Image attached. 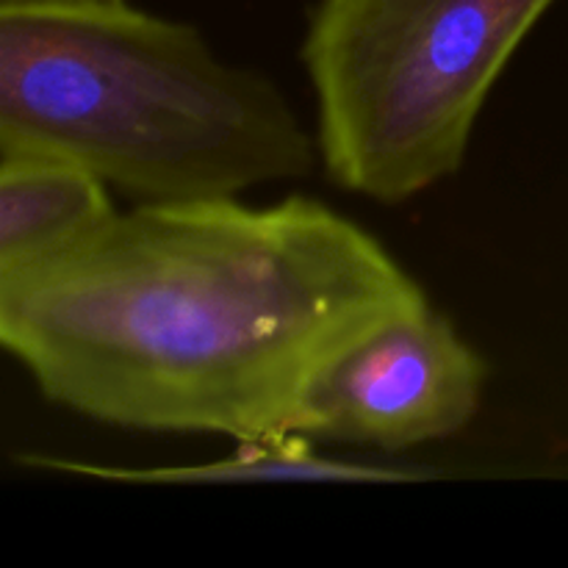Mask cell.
Masks as SVG:
<instances>
[{
  "label": "cell",
  "mask_w": 568,
  "mask_h": 568,
  "mask_svg": "<svg viewBox=\"0 0 568 568\" xmlns=\"http://www.w3.org/2000/svg\"><path fill=\"white\" fill-rule=\"evenodd\" d=\"M114 216L109 186L87 166L0 150V281L61 258Z\"/></svg>",
  "instance_id": "obj_5"
},
{
  "label": "cell",
  "mask_w": 568,
  "mask_h": 568,
  "mask_svg": "<svg viewBox=\"0 0 568 568\" xmlns=\"http://www.w3.org/2000/svg\"><path fill=\"white\" fill-rule=\"evenodd\" d=\"M488 364L430 303L383 322L311 388L303 436L397 453L475 419Z\"/></svg>",
  "instance_id": "obj_4"
},
{
  "label": "cell",
  "mask_w": 568,
  "mask_h": 568,
  "mask_svg": "<svg viewBox=\"0 0 568 568\" xmlns=\"http://www.w3.org/2000/svg\"><path fill=\"white\" fill-rule=\"evenodd\" d=\"M558 0H316L303 59L331 181L397 205L460 170L508 61Z\"/></svg>",
  "instance_id": "obj_3"
},
{
  "label": "cell",
  "mask_w": 568,
  "mask_h": 568,
  "mask_svg": "<svg viewBox=\"0 0 568 568\" xmlns=\"http://www.w3.org/2000/svg\"><path fill=\"white\" fill-rule=\"evenodd\" d=\"M20 464L37 469L72 471L114 483H150V486H209V483H408L425 480L427 471L394 469V466L353 464L327 458L311 436H281L239 442L236 453L200 466H161V469H120L78 460L26 455Z\"/></svg>",
  "instance_id": "obj_6"
},
{
  "label": "cell",
  "mask_w": 568,
  "mask_h": 568,
  "mask_svg": "<svg viewBox=\"0 0 568 568\" xmlns=\"http://www.w3.org/2000/svg\"><path fill=\"white\" fill-rule=\"evenodd\" d=\"M83 3H116V0H0V6H83Z\"/></svg>",
  "instance_id": "obj_7"
},
{
  "label": "cell",
  "mask_w": 568,
  "mask_h": 568,
  "mask_svg": "<svg viewBox=\"0 0 568 568\" xmlns=\"http://www.w3.org/2000/svg\"><path fill=\"white\" fill-rule=\"evenodd\" d=\"M427 303L358 222L311 197L136 205L0 281V344L44 399L128 430L303 436L322 372Z\"/></svg>",
  "instance_id": "obj_1"
},
{
  "label": "cell",
  "mask_w": 568,
  "mask_h": 568,
  "mask_svg": "<svg viewBox=\"0 0 568 568\" xmlns=\"http://www.w3.org/2000/svg\"><path fill=\"white\" fill-rule=\"evenodd\" d=\"M0 150L75 161L136 205L236 197L322 159L270 78L128 0L0 6Z\"/></svg>",
  "instance_id": "obj_2"
}]
</instances>
